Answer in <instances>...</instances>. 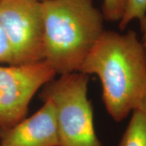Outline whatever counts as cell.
<instances>
[{
	"label": "cell",
	"mask_w": 146,
	"mask_h": 146,
	"mask_svg": "<svg viewBox=\"0 0 146 146\" xmlns=\"http://www.w3.org/2000/svg\"><path fill=\"white\" fill-rule=\"evenodd\" d=\"M37 1H40V2H44V1H50V0H37Z\"/></svg>",
	"instance_id": "cell-13"
},
{
	"label": "cell",
	"mask_w": 146,
	"mask_h": 146,
	"mask_svg": "<svg viewBox=\"0 0 146 146\" xmlns=\"http://www.w3.org/2000/svg\"><path fill=\"white\" fill-rule=\"evenodd\" d=\"M137 108L140 109L143 112L144 114L146 115V92L145 95H144L143 99H142L141 103H140L139 106Z\"/></svg>",
	"instance_id": "cell-12"
},
{
	"label": "cell",
	"mask_w": 146,
	"mask_h": 146,
	"mask_svg": "<svg viewBox=\"0 0 146 146\" xmlns=\"http://www.w3.org/2000/svg\"><path fill=\"white\" fill-rule=\"evenodd\" d=\"M117 146H146V115L140 109L132 116Z\"/></svg>",
	"instance_id": "cell-7"
},
{
	"label": "cell",
	"mask_w": 146,
	"mask_h": 146,
	"mask_svg": "<svg viewBox=\"0 0 146 146\" xmlns=\"http://www.w3.org/2000/svg\"><path fill=\"white\" fill-rule=\"evenodd\" d=\"M0 146H1V145H0Z\"/></svg>",
	"instance_id": "cell-16"
},
{
	"label": "cell",
	"mask_w": 146,
	"mask_h": 146,
	"mask_svg": "<svg viewBox=\"0 0 146 146\" xmlns=\"http://www.w3.org/2000/svg\"><path fill=\"white\" fill-rule=\"evenodd\" d=\"M89 75L80 72L61 74L42 87V102H52L60 146H103L97 136L94 108L87 96Z\"/></svg>",
	"instance_id": "cell-3"
},
{
	"label": "cell",
	"mask_w": 146,
	"mask_h": 146,
	"mask_svg": "<svg viewBox=\"0 0 146 146\" xmlns=\"http://www.w3.org/2000/svg\"><path fill=\"white\" fill-rule=\"evenodd\" d=\"M0 62L14 65L13 52L1 23H0Z\"/></svg>",
	"instance_id": "cell-10"
},
{
	"label": "cell",
	"mask_w": 146,
	"mask_h": 146,
	"mask_svg": "<svg viewBox=\"0 0 146 146\" xmlns=\"http://www.w3.org/2000/svg\"><path fill=\"white\" fill-rule=\"evenodd\" d=\"M127 0H103L102 12L105 21L119 22L123 17Z\"/></svg>",
	"instance_id": "cell-9"
},
{
	"label": "cell",
	"mask_w": 146,
	"mask_h": 146,
	"mask_svg": "<svg viewBox=\"0 0 146 146\" xmlns=\"http://www.w3.org/2000/svg\"><path fill=\"white\" fill-rule=\"evenodd\" d=\"M145 17L146 0H127L123 17L118 22V27L123 31L131 22L138 20L141 23Z\"/></svg>",
	"instance_id": "cell-8"
},
{
	"label": "cell",
	"mask_w": 146,
	"mask_h": 146,
	"mask_svg": "<svg viewBox=\"0 0 146 146\" xmlns=\"http://www.w3.org/2000/svg\"><path fill=\"white\" fill-rule=\"evenodd\" d=\"M42 3L44 60L56 74L78 72L105 31L104 18L93 0Z\"/></svg>",
	"instance_id": "cell-2"
},
{
	"label": "cell",
	"mask_w": 146,
	"mask_h": 146,
	"mask_svg": "<svg viewBox=\"0 0 146 146\" xmlns=\"http://www.w3.org/2000/svg\"><path fill=\"white\" fill-rule=\"evenodd\" d=\"M1 1V0H0V1Z\"/></svg>",
	"instance_id": "cell-15"
},
{
	"label": "cell",
	"mask_w": 146,
	"mask_h": 146,
	"mask_svg": "<svg viewBox=\"0 0 146 146\" xmlns=\"http://www.w3.org/2000/svg\"><path fill=\"white\" fill-rule=\"evenodd\" d=\"M78 72L98 76L107 112L121 122L139 106L146 92L145 47L134 31H105Z\"/></svg>",
	"instance_id": "cell-1"
},
{
	"label": "cell",
	"mask_w": 146,
	"mask_h": 146,
	"mask_svg": "<svg viewBox=\"0 0 146 146\" xmlns=\"http://www.w3.org/2000/svg\"><path fill=\"white\" fill-rule=\"evenodd\" d=\"M39 110L8 129H0L1 146H60L52 102H43Z\"/></svg>",
	"instance_id": "cell-6"
},
{
	"label": "cell",
	"mask_w": 146,
	"mask_h": 146,
	"mask_svg": "<svg viewBox=\"0 0 146 146\" xmlns=\"http://www.w3.org/2000/svg\"><path fill=\"white\" fill-rule=\"evenodd\" d=\"M145 59H146V47H145Z\"/></svg>",
	"instance_id": "cell-14"
},
{
	"label": "cell",
	"mask_w": 146,
	"mask_h": 146,
	"mask_svg": "<svg viewBox=\"0 0 146 146\" xmlns=\"http://www.w3.org/2000/svg\"><path fill=\"white\" fill-rule=\"evenodd\" d=\"M0 23L13 52L14 65L44 60V21L37 0H1Z\"/></svg>",
	"instance_id": "cell-4"
},
{
	"label": "cell",
	"mask_w": 146,
	"mask_h": 146,
	"mask_svg": "<svg viewBox=\"0 0 146 146\" xmlns=\"http://www.w3.org/2000/svg\"><path fill=\"white\" fill-rule=\"evenodd\" d=\"M140 26H141V31L142 33L141 41L143 43L144 47H146V17L143 21H142L140 23Z\"/></svg>",
	"instance_id": "cell-11"
},
{
	"label": "cell",
	"mask_w": 146,
	"mask_h": 146,
	"mask_svg": "<svg viewBox=\"0 0 146 146\" xmlns=\"http://www.w3.org/2000/svg\"><path fill=\"white\" fill-rule=\"evenodd\" d=\"M56 75L45 60L0 66V129H8L25 119L35 94Z\"/></svg>",
	"instance_id": "cell-5"
}]
</instances>
